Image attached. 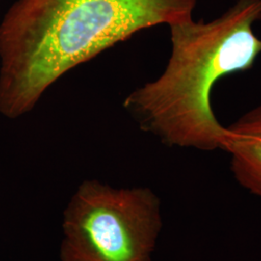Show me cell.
Here are the masks:
<instances>
[{
	"label": "cell",
	"mask_w": 261,
	"mask_h": 261,
	"mask_svg": "<svg viewBox=\"0 0 261 261\" xmlns=\"http://www.w3.org/2000/svg\"><path fill=\"white\" fill-rule=\"evenodd\" d=\"M197 0H18L0 23V112H30L71 69L140 30L192 19Z\"/></svg>",
	"instance_id": "obj_1"
},
{
	"label": "cell",
	"mask_w": 261,
	"mask_h": 261,
	"mask_svg": "<svg viewBox=\"0 0 261 261\" xmlns=\"http://www.w3.org/2000/svg\"><path fill=\"white\" fill-rule=\"evenodd\" d=\"M225 152L237 183L261 198V105L244 113L229 127Z\"/></svg>",
	"instance_id": "obj_4"
},
{
	"label": "cell",
	"mask_w": 261,
	"mask_h": 261,
	"mask_svg": "<svg viewBox=\"0 0 261 261\" xmlns=\"http://www.w3.org/2000/svg\"><path fill=\"white\" fill-rule=\"evenodd\" d=\"M261 0H238L211 21L169 25L171 55L157 80L129 94L123 106L142 130L169 147L225 150L231 130L212 109V91L226 75L252 69L261 56Z\"/></svg>",
	"instance_id": "obj_2"
},
{
	"label": "cell",
	"mask_w": 261,
	"mask_h": 261,
	"mask_svg": "<svg viewBox=\"0 0 261 261\" xmlns=\"http://www.w3.org/2000/svg\"><path fill=\"white\" fill-rule=\"evenodd\" d=\"M163 224L150 188L85 180L63 211L59 260L153 261Z\"/></svg>",
	"instance_id": "obj_3"
}]
</instances>
